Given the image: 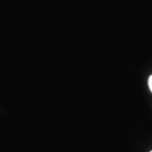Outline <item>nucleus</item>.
I'll return each instance as SVG.
<instances>
[{
    "label": "nucleus",
    "instance_id": "nucleus-1",
    "mask_svg": "<svg viewBox=\"0 0 152 152\" xmlns=\"http://www.w3.org/2000/svg\"><path fill=\"white\" fill-rule=\"evenodd\" d=\"M148 84H149L150 90L151 91V92H152V75L150 76V78H149V80H148Z\"/></svg>",
    "mask_w": 152,
    "mask_h": 152
},
{
    "label": "nucleus",
    "instance_id": "nucleus-2",
    "mask_svg": "<svg viewBox=\"0 0 152 152\" xmlns=\"http://www.w3.org/2000/svg\"><path fill=\"white\" fill-rule=\"evenodd\" d=\"M151 152H152V151H151Z\"/></svg>",
    "mask_w": 152,
    "mask_h": 152
}]
</instances>
